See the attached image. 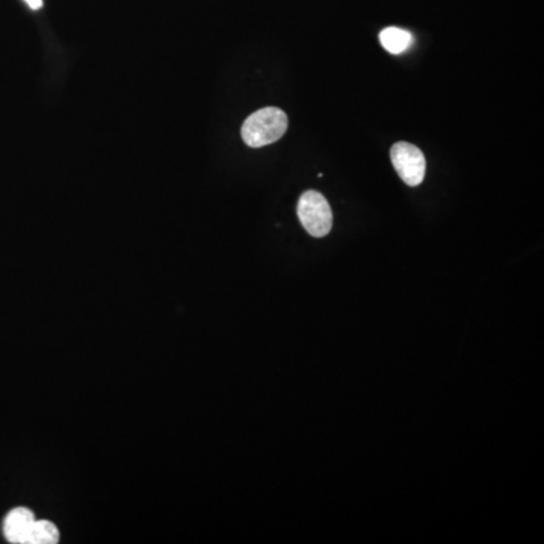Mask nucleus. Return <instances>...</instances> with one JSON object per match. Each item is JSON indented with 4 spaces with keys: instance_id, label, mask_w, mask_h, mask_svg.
Masks as SVG:
<instances>
[{
    "instance_id": "f257e3e1",
    "label": "nucleus",
    "mask_w": 544,
    "mask_h": 544,
    "mask_svg": "<svg viewBox=\"0 0 544 544\" xmlns=\"http://www.w3.org/2000/svg\"><path fill=\"white\" fill-rule=\"evenodd\" d=\"M288 130V117L279 108H265L254 112L242 124V140L248 147L259 149L276 143Z\"/></svg>"
},
{
    "instance_id": "f03ea898",
    "label": "nucleus",
    "mask_w": 544,
    "mask_h": 544,
    "mask_svg": "<svg viewBox=\"0 0 544 544\" xmlns=\"http://www.w3.org/2000/svg\"><path fill=\"white\" fill-rule=\"evenodd\" d=\"M298 218L313 238H324L333 226V212L324 195L316 191L304 192L298 201Z\"/></svg>"
},
{
    "instance_id": "7ed1b4c3",
    "label": "nucleus",
    "mask_w": 544,
    "mask_h": 544,
    "mask_svg": "<svg viewBox=\"0 0 544 544\" xmlns=\"http://www.w3.org/2000/svg\"><path fill=\"white\" fill-rule=\"evenodd\" d=\"M390 159L405 185L418 186L424 182L427 161L421 149L410 143H396L390 149Z\"/></svg>"
},
{
    "instance_id": "20e7f679",
    "label": "nucleus",
    "mask_w": 544,
    "mask_h": 544,
    "mask_svg": "<svg viewBox=\"0 0 544 544\" xmlns=\"http://www.w3.org/2000/svg\"><path fill=\"white\" fill-rule=\"evenodd\" d=\"M35 516L29 508L19 507L11 510L4 520V535L10 543L26 544L29 529L34 525Z\"/></svg>"
},
{
    "instance_id": "39448f33",
    "label": "nucleus",
    "mask_w": 544,
    "mask_h": 544,
    "mask_svg": "<svg viewBox=\"0 0 544 544\" xmlns=\"http://www.w3.org/2000/svg\"><path fill=\"white\" fill-rule=\"evenodd\" d=\"M380 43L387 52L392 55H399L412 46V34L404 29L386 28L380 32Z\"/></svg>"
},
{
    "instance_id": "423d86ee",
    "label": "nucleus",
    "mask_w": 544,
    "mask_h": 544,
    "mask_svg": "<svg viewBox=\"0 0 544 544\" xmlns=\"http://www.w3.org/2000/svg\"><path fill=\"white\" fill-rule=\"evenodd\" d=\"M59 529L50 520L35 519L34 525L29 529L26 544H56L59 541Z\"/></svg>"
},
{
    "instance_id": "0eeeda50",
    "label": "nucleus",
    "mask_w": 544,
    "mask_h": 544,
    "mask_svg": "<svg viewBox=\"0 0 544 544\" xmlns=\"http://www.w3.org/2000/svg\"><path fill=\"white\" fill-rule=\"evenodd\" d=\"M25 2L31 10L37 11L43 8V0H25Z\"/></svg>"
}]
</instances>
